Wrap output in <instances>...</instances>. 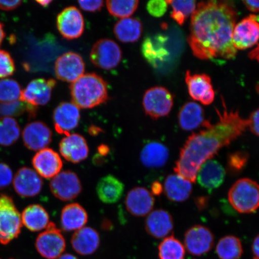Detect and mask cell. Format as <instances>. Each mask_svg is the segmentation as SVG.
<instances>
[{"label": "cell", "mask_w": 259, "mask_h": 259, "mask_svg": "<svg viewBox=\"0 0 259 259\" xmlns=\"http://www.w3.org/2000/svg\"><path fill=\"white\" fill-rule=\"evenodd\" d=\"M237 19L232 2L199 3L191 18L187 39L194 56L202 60H234L237 50L232 35Z\"/></svg>", "instance_id": "1"}, {"label": "cell", "mask_w": 259, "mask_h": 259, "mask_svg": "<svg viewBox=\"0 0 259 259\" xmlns=\"http://www.w3.org/2000/svg\"><path fill=\"white\" fill-rule=\"evenodd\" d=\"M223 103V113L217 110L219 121L212 125L206 121L205 129L191 135L181 148L174 171L191 183L196 182L197 171L203 163L240 137L248 127V119L242 118L238 111H228L224 100Z\"/></svg>", "instance_id": "2"}, {"label": "cell", "mask_w": 259, "mask_h": 259, "mask_svg": "<svg viewBox=\"0 0 259 259\" xmlns=\"http://www.w3.org/2000/svg\"><path fill=\"white\" fill-rule=\"evenodd\" d=\"M72 103L79 108L90 109L108 101V85L101 76L87 73L70 85Z\"/></svg>", "instance_id": "3"}, {"label": "cell", "mask_w": 259, "mask_h": 259, "mask_svg": "<svg viewBox=\"0 0 259 259\" xmlns=\"http://www.w3.org/2000/svg\"><path fill=\"white\" fill-rule=\"evenodd\" d=\"M228 199L236 211L254 213L259 208V184L250 178L236 181L229 191Z\"/></svg>", "instance_id": "4"}, {"label": "cell", "mask_w": 259, "mask_h": 259, "mask_svg": "<svg viewBox=\"0 0 259 259\" xmlns=\"http://www.w3.org/2000/svg\"><path fill=\"white\" fill-rule=\"evenodd\" d=\"M22 226L21 213L12 197L0 194V243L6 245L18 238Z\"/></svg>", "instance_id": "5"}, {"label": "cell", "mask_w": 259, "mask_h": 259, "mask_svg": "<svg viewBox=\"0 0 259 259\" xmlns=\"http://www.w3.org/2000/svg\"><path fill=\"white\" fill-rule=\"evenodd\" d=\"M142 104L146 115L155 120L169 114L174 106V96L164 87H153L146 91Z\"/></svg>", "instance_id": "6"}, {"label": "cell", "mask_w": 259, "mask_h": 259, "mask_svg": "<svg viewBox=\"0 0 259 259\" xmlns=\"http://www.w3.org/2000/svg\"><path fill=\"white\" fill-rule=\"evenodd\" d=\"M38 253L46 259H57L64 254L66 239L56 225L50 222L46 230L38 235L35 243Z\"/></svg>", "instance_id": "7"}, {"label": "cell", "mask_w": 259, "mask_h": 259, "mask_svg": "<svg viewBox=\"0 0 259 259\" xmlns=\"http://www.w3.org/2000/svg\"><path fill=\"white\" fill-rule=\"evenodd\" d=\"M121 58L120 47L109 38L97 41L91 51L90 59L93 64L104 70H111L117 67Z\"/></svg>", "instance_id": "8"}, {"label": "cell", "mask_w": 259, "mask_h": 259, "mask_svg": "<svg viewBox=\"0 0 259 259\" xmlns=\"http://www.w3.org/2000/svg\"><path fill=\"white\" fill-rule=\"evenodd\" d=\"M214 244V236L210 230L203 225H194L184 234V247L191 255H201L208 252Z\"/></svg>", "instance_id": "9"}, {"label": "cell", "mask_w": 259, "mask_h": 259, "mask_svg": "<svg viewBox=\"0 0 259 259\" xmlns=\"http://www.w3.org/2000/svg\"><path fill=\"white\" fill-rule=\"evenodd\" d=\"M50 189L57 199L66 202L76 198L82 192V186L74 171L64 170L52 179Z\"/></svg>", "instance_id": "10"}, {"label": "cell", "mask_w": 259, "mask_h": 259, "mask_svg": "<svg viewBox=\"0 0 259 259\" xmlns=\"http://www.w3.org/2000/svg\"><path fill=\"white\" fill-rule=\"evenodd\" d=\"M57 25L61 35L67 40L80 37L85 28L83 15L74 6L64 9L58 15Z\"/></svg>", "instance_id": "11"}, {"label": "cell", "mask_w": 259, "mask_h": 259, "mask_svg": "<svg viewBox=\"0 0 259 259\" xmlns=\"http://www.w3.org/2000/svg\"><path fill=\"white\" fill-rule=\"evenodd\" d=\"M85 63L79 54L69 52L58 57L55 63L57 78L67 82H74L85 72Z\"/></svg>", "instance_id": "12"}, {"label": "cell", "mask_w": 259, "mask_h": 259, "mask_svg": "<svg viewBox=\"0 0 259 259\" xmlns=\"http://www.w3.org/2000/svg\"><path fill=\"white\" fill-rule=\"evenodd\" d=\"M56 84V81L53 79L32 80L22 91L20 100L36 107L47 105L50 101Z\"/></svg>", "instance_id": "13"}, {"label": "cell", "mask_w": 259, "mask_h": 259, "mask_svg": "<svg viewBox=\"0 0 259 259\" xmlns=\"http://www.w3.org/2000/svg\"><path fill=\"white\" fill-rule=\"evenodd\" d=\"M186 82L192 98L199 101L204 105H209L215 98V93L213 90L211 79L206 74L190 73L187 71Z\"/></svg>", "instance_id": "14"}, {"label": "cell", "mask_w": 259, "mask_h": 259, "mask_svg": "<svg viewBox=\"0 0 259 259\" xmlns=\"http://www.w3.org/2000/svg\"><path fill=\"white\" fill-rule=\"evenodd\" d=\"M22 139L28 150L39 151L51 143L53 133L45 123L33 121L25 126L22 132Z\"/></svg>", "instance_id": "15"}, {"label": "cell", "mask_w": 259, "mask_h": 259, "mask_svg": "<svg viewBox=\"0 0 259 259\" xmlns=\"http://www.w3.org/2000/svg\"><path fill=\"white\" fill-rule=\"evenodd\" d=\"M79 108L73 103L63 102L54 110L53 119L58 134L69 136L79 124Z\"/></svg>", "instance_id": "16"}, {"label": "cell", "mask_w": 259, "mask_h": 259, "mask_svg": "<svg viewBox=\"0 0 259 259\" xmlns=\"http://www.w3.org/2000/svg\"><path fill=\"white\" fill-rule=\"evenodd\" d=\"M35 171L41 177L51 179L61 172L63 161L56 151L51 148H45L35 154L32 160Z\"/></svg>", "instance_id": "17"}, {"label": "cell", "mask_w": 259, "mask_h": 259, "mask_svg": "<svg viewBox=\"0 0 259 259\" xmlns=\"http://www.w3.org/2000/svg\"><path fill=\"white\" fill-rule=\"evenodd\" d=\"M155 204L154 196L146 188L135 187L126 196L125 205L128 212L136 217H145L152 212Z\"/></svg>", "instance_id": "18"}, {"label": "cell", "mask_w": 259, "mask_h": 259, "mask_svg": "<svg viewBox=\"0 0 259 259\" xmlns=\"http://www.w3.org/2000/svg\"><path fill=\"white\" fill-rule=\"evenodd\" d=\"M233 44L236 50L250 48L259 40V23L250 16L235 25L232 35Z\"/></svg>", "instance_id": "19"}, {"label": "cell", "mask_w": 259, "mask_h": 259, "mask_svg": "<svg viewBox=\"0 0 259 259\" xmlns=\"http://www.w3.org/2000/svg\"><path fill=\"white\" fill-rule=\"evenodd\" d=\"M43 181L36 171L31 168L24 167L16 172L14 187L16 193L23 197L38 195L43 188Z\"/></svg>", "instance_id": "20"}, {"label": "cell", "mask_w": 259, "mask_h": 259, "mask_svg": "<svg viewBox=\"0 0 259 259\" xmlns=\"http://www.w3.org/2000/svg\"><path fill=\"white\" fill-rule=\"evenodd\" d=\"M59 151L65 160L72 163L85 160L89 155V147L85 139L76 134L64 137L60 142Z\"/></svg>", "instance_id": "21"}, {"label": "cell", "mask_w": 259, "mask_h": 259, "mask_svg": "<svg viewBox=\"0 0 259 259\" xmlns=\"http://www.w3.org/2000/svg\"><path fill=\"white\" fill-rule=\"evenodd\" d=\"M226 170L218 161L209 160L200 167L196 175L197 183L203 189L212 192L224 182Z\"/></svg>", "instance_id": "22"}, {"label": "cell", "mask_w": 259, "mask_h": 259, "mask_svg": "<svg viewBox=\"0 0 259 259\" xmlns=\"http://www.w3.org/2000/svg\"><path fill=\"white\" fill-rule=\"evenodd\" d=\"M174 228L172 216L167 210L156 209L151 212L146 219L145 228L148 234L157 239L165 238Z\"/></svg>", "instance_id": "23"}, {"label": "cell", "mask_w": 259, "mask_h": 259, "mask_svg": "<svg viewBox=\"0 0 259 259\" xmlns=\"http://www.w3.org/2000/svg\"><path fill=\"white\" fill-rule=\"evenodd\" d=\"M167 38L164 35L145 38L142 45V53L146 60L152 66L157 67L169 57V51L165 47Z\"/></svg>", "instance_id": "24"}, {"label": "cell", "mask_w": 259, "mask_h": 259, "mask_svg": "<svg viewBox=\"0 0 259 259\" xmlns=\"http://www.w3.org/2000/svg\"><path fill=\"white\" fill-rule=\"evenodd\" d=\"M71 244L77 254L84 256L92 255L98 250L100 244L99 232L90 227H83L74 233Z\"/></svg>", "instance_id": "25"}, {"label": "cell", "mask_w": 259, "mask_h": 259, "mask_svg": "<svg viewBox=\"0 0 259 259\" xmlns=\"http://www.w3.org/2000/svg\"><path fill=\"white\" fill-rule=\"evenodd\" d=\"M192 183L177 174L169 175L164 181L163 192L170 201H186L192 194Z\"/></svg>", "instance_id": "26"}, {"label": "cell", "mask_w": 259, "mask_h": 259, "mask_svg": "<svg viewBox=\"0 0 259 259\" xmlns=\"http://www.w3.org/2000/svg\"><path fill=\"white\" fill-rule=\"evenodd\" d=\"M88 219L86 210L79 203L68 204L61 210V226L66 232H76L83 228L88 222Z\"/></svg>", "instance_id": "27"}, {"label": "cell", "mask_w": 259, "mask_h": 259, "mask_svg": "<svg viewBox=\"0 0 259 259\" xmlns=\"http://www.w3.org/2000/svg\"><path fill=\"white\" fill-rule=\"evenodd\" d=\"M169 151L166 145L158 142H151L146 144L140 154L142 164L150 169L160 168L169 160Z\"/></svg>", "instance_id": "28"}, {"label": "cell", "mask_w": 259, "mask_h": 259, "mask_svg": "<svg viewBox=\"0 0 259 259\" xmlns=\"http://www.w3.org/2000/svg\"><path fill=\"white\" fill-rule=\"evenodd\" d=\"M178 123L183 131H192L205 125V114L201 106L194 102H187L178 113Z\"/></svg>", "instance_id": "29"}, {"label": "cell", "mask_w": 259, "mask_h": 259, "mask_svg": "<svg viewBox=\"0 0 259 259\" xmlns=\"http://www.w3.org/2000/svg\"><path fill=\"white\" fill-rule=\"evenodd\" d=\"M124 192V184L112 175L102 178L96 186V192L99 199L107 204L117 202Z\"/></svg>", "instance_id": "30"}, {"label": "cell", "mask_w": 259, "mask_h": 259, "mask_svg": "<svg viewBox=\"0 0 259 259\" xmlns=\"http://www.w3.org/2000/svg\"><path fill=\"white\" fill-rule=\"evenodd\" d=\"M21 218L22 223L31 232L41 231L50 223L47 210L38 204L27 206L22 212Z\"/></svg>", "instance_id": "31"}, {"label": "cell", "mask_w": 259, "mask_h": 259, "mask_svg": "<svg viewBox=\"0 0 259 259\" xmlns=\"http://www.w3.org/2000/svg\"><path fill=\"white\" fill-rule=\"evenodd\" d=\"M141 22L136 18L122 19L113 28L115 37L122 43H135L141 37L142 33Z\"/></svg>", "instance_id": "32"}, {"label": "cell", "mask_w": 259, "mask_h": 259, "mask_svg": "<svg viewBox=\"0 0 259 259\" xmlns=\"http://www.w3.org/2000/svg\"><path fill=\"white\" fill-rule=\"evenodd\" d=\"M215 251L220 259H239L243 254L242 242L234 235L223 236L217 244Z\"/></svg>", "instance_id": "33"}, {"label": "cell", "mask_w": 259, "mask_h": 259, "mask_svg": "<svg viewBox=\"0 0 259 259\" xmlns=\"http://www.w3.org/2000/svg\"><path fill=\"white\" fill-rule=\"evenodd\" d=\"M158 250L159 259L185 258V247L173 235L165 238L158 245Z\"/></svg>", "instance_id": "34"}, {"label": "cell", "mask_w": 259, "mask_h": 259, "mask_svg": "<svg viewBox=\"0 0 259 259\" xmlns=\"http://www.w3.org/2000/svg\"><path fill=\"white\" fill-rule=\"evenodd\" d=\"M21 128L15 119L11 117L0 118V145L9 147L18 140Z\"/></svg>", "instance_id": "35"}, {"label": "cell", "mask_w": 259, "mask_h": 259, "mask_svg": "<svg viewBox=\"0 0 259 259\" xmlns=\"http://www.w3.org/2000/svg\"><path fill=\"white\" fill-rule=\"evenodd\" d=\"M38 107L22 102L21 100L2 103L0 105V115L11 117V116H19L27 112L30 118H35L37 115Z\"/></svg>", "instance_id": "36"}, {"label": "cell", "mask_w": 259, "mask_h": 259, "mask_svg": "<svg viewBox=\"0 0 259 259\" xmlns=\"http://www.w3.org/2000/svg\"><path fill=\"white\" fill-rule=\"evenodd\" d=\"M169 4L172 11L171 12V18L176 21L178 24L183 25L186 19L190 15H192L195 11L196 8V2L193 0H187V1H166Z\"/></svg>", "instance_id": "37"}, {"label": "cell", "mask_w": 259, "mask_h": 259, "mask_svg": "<svg viewBox=\"0 0 259 259\" xmlns=\"http://www.w3.org/2000/svg\"><path fill=\"white\" fill-rule=\"evenodd\" d=\"M139 1L137 0H114L107 1L106 6L109 14L119 18H128L137 11Z\"/></svg>", "instance_id": "38"}, {"label": "cell", "mask_w": 259, "mask_h": 259, "mask_svg": "<svg viewBox=\"0 0 259 259\" xmlns=\"http://www.w3.org/2000/svg\"><path fill=\"white\" fill-rule=\"evenodd\" d=\"M22 90L17 81L14 79L0 80V102L8 103L20 99Z\"/></svg>", "instance_id": "39"}, {"label": "cell", "mask_w": 259, "mask_h": 259, "mask_svg": "<svg viewBox=\"0 0 259 259\" xmlns=\"http://www.w3.org/2000/svg\"><path fill=\"white\" fill-rule=\"evenodd\" d=\"M249 157V154L244 151L230 153L227 158V170L232 176H237L247 166Z\"/></svg>", "instance_id": "40"}, {"label": "cell", "mask_w": 259, "mask_h": 259, "mask_svg": "<svg viewBox=\"0 0 259 259\" xmlns=\"http://www.w3.org/2000/svg\"><path fill=\"white\" fill-rule=\"evenodd\" d=\"M15 71L14 60L8 52L0 50V78L12 76Z\"/></svg>", "instance_id": "41"}, {"label": "cell", "mask_w": 259, "mask_h": 259, "mask_svg": "<svg viewBox=\"0 0 259 259\" xmlns=\"http://www.w3.org/2000/svg\"><path fill=\"white\" fill-rule=\"evenodd\" d=\"M168 4L163 0H153L148 2L147 11L151 15L154 17H161L167 11Z\"/></svg>", "instance_id": "42"}, {"label": "cell", "mask_w": 259, "mask_h": 259, "mask_svg": "<svg viewBox=\"0 0 259 259\" xmlns=\"http://www.w3.org/2000/svg\"><path fill=\"white\" fill-rule=\"evenodd\" d=\"M13 172L8 164L0 163V191L8 187L12 182Z\"/></svg>", "instance_id": "43"}, {"label": "cell", "mask_w": 259, "mask_h": 259, "mask_svg": "<svg viewBox=\"0 0 259 259\" xmlns=\"http://www.w3.org/2000/svg\"><path fill=\"white\" fill-rule=\"evenodd\" d=\"M79 5L83 11L95 12L100 11L103 6V1H79Z\"/></svg>", "instance_id": "44"}, {"label": "cell", "mask_w": 259, "mask_h": 259, "mask_svg": "<svg viewBox=\"0 0 259 259\" xmlns=\"http://www.w3.org/2000/svg\"><path fill=\"white\" fill-rule=\"evenodd\" d=\"M248 120L251 132L259 137V108L251 113Z\"/></svg>", "instance_id": "45"}, {"label": "cell", "mask_w": 259, "mask_h": 259, "mask_svg": "<svg viewBox=\"0 0 259 259\" xmlns=\"http://www.w3.org/2000/svg\"><path fill=\"white\" fill-rule=\"evenodd\" d=\"M22 3L21 0H14V1H0V9L3 11H13L19 7Z\"/></svg>", "instance_id": "46"}, {"label": "cell", "mask_w": 259, "mask_h": 259, "mask_svg": "<svg viewBox=\"0 0 259 259\" xmlns=\"http://www.w3.org/2000/svg\"><path fill=\"white\" fill-rule=\"evenodd\" d=\"M151 193L154 196H160L163 192V185L159 181H154L151 184Z\"/></svg>", "instance_id": "47"}, {"label": "cell", "mask_w": 259, "mask_h": 259, "mask_svg": "<svg viewBox=\"0 0 259 259\" xmlns=\"http://www.w3.org/2000/svg\"><path fill=\"white\" fill-rule=\"evenodd\" d=\"M245 7L252 12H259V1H252V0H247V1L242 2Z\"/></svg>", "instance_id": "48"}, {"label": "cell", "mask_w": 259, "mask_h": 259, "mask_svg": "<svg viewBox=\"0 0 259 259\" xmlns=\"http://www.w3.org/2000/svg\"><path fill=\"white\" fill-rule=\"evenodd\" d=\"M251 251L254 259H259V234L255 236L252 241Z\"/></svg>", "instance_id": "49"}, {"label": "cell", "mask_w": 259, "mask_h": 259, "mask_svg": "<svg viewBox=\"0 0 259 259\" xmlns=\"http://www.w3.org/2000/svg\"><path fill=\"white\" fill-rule=\"evenodd\" d=\"M110 153V148L108 145L101 144L97 147V154L102 157H106Z\"/></svg>", "instance_id": "50"}, {"label": "cell", "mask_w": 259, "mask_h": 259, "mask_svg": "<svg viewBox=\"0 0 259 259\" xmlns=\"http://www.w3.org/2000/svg\"><path fill=\"white\" fill-rule=\"evenodd\" d=\"M248 57L251 60L257 61L259 63V44H257L256 47L249 53Z\"/></svg>", "instance_id": "51"}, {"label": "cell", "mask_w": 259, "mask_h": 259, "mask_svg": "<svg viewBox=\"0 0 259 259\" xmlns=\"http://www.w3.org/2000/svg\"><path fill=\"white\" fill-rule=\"evenodd\" d=\"M105 162L104 158L98 154L95 155L93 158V163H95L97 166H100Z\"/></svg>", "instance_id": "52"}, {"label": "cell", "mask_w": 259, "mask_h": 259, "mask_svg": "<svg viewBox=\"0 0 259 259\" xmlns=\"http://www.w3.org/2000/svg\"><path fill=\"white\" fill-rule=\"evenodd\" d=\"M102 132V130L99 127L92 126L89 128V133L91 135L96 136L100 134Z\"/></svg>", "instance_id": "53"}, {"label": "cell", "mask_w": 259, "mask_h": 259, "mask_svg": "<svg viewBox=\"0 0 259 259\" xmlns=\"http://www.w3.org/2000/svg\"><path fill=\"white\" fill-rule=\"evenodd\" d=\"M57 259H79L75 255L70 253H65L60 255L59 257Z\"/></svg>", "instance_id": "54"}, {"label": "cell", "mask_w": 259, "mask_h": 259, "mask_svg": "<svg viewBox=\"0 0 259 259\" xmlns=\"http://www.w3.org/2000/svg\"><path fill=\"white\" fill-rule=\"evenodd\" d=\"M5 37V32L4 28H3V25L0 22V45H2L3 40Z\"/></svg>", "instance_id": "55"}, {"label": "cell", "mask_w": 259, "mask_h": 259, "mask_svg": "<svg viewBox=\"0 0 259 259\" xmlns=\"http://www.w3.org/2000/svg\"><path fill=\"white\" fill-rule=\"evenodd\" d=\"M36 2L38 4L43 6V7L47 8L53 2L51 1V0H44V1H36Z\"/></svg>", "instance_id": "56"}, {"label": "cell", "mask_w": 259, "mask_h": 259, "mask_svg": "<svg viewBox=\"0 0 259 259\" xmlns=\"http://www.w3.org/2000/svg\"><path fill=\"white\" fill-rule=\"evenodd\" d=\"M250 16L251 18L253 19V20L258 22V23H259V15H250Z\"/></svg>", "instance_id": "57"}, {"label": "cell", "mask_w": 259, "mask_h": 259, "mask_svg": "<svg viewBox=\"0 0 259 259\" xmlns=\"http://www.w3.org/2000/svg\"><path fill=\"white\" fill-rule=\"evenodd\" d=\"M0 259H2V258H0ZM10 259H13V258H10Z\"/></svg>", "instance_id": "58"}]
</instances>
